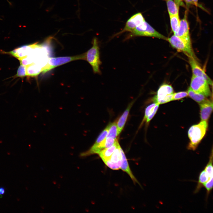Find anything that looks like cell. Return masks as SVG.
Listing matches in <instances>:
<instances>
[{"mask_svg": "<svg viewBox=\"0 0 213 213\" xmlns=\"http://www.w3.org/2000/svg\"><path fill=\"white\" fill-rule=\"evenodd\" d=\"M198 1V0H192L193 4L195 5L196 6H197Z\"/></svg>", "mask_w": 213, "mask_h": 213, "instance_id": "cell-28", "label": "cell"}, {"mask_svg": "<svg viewBox=\"0 0 213 213\" xmlns=\"http://www.w3.org/2000/svg\"><path fill=\"white\" fill-rule=\"evenodd\" d=\"M145 20L141 13H137L131 16L126 22L123 30L117 33V35L125 32H132L136 27Z\"/></svg>", "mask_w": 213, "mask_h": 213, "instance_id": "cell-8", "label": "cell"}, {"mask_svg": "<svg viewBox=\"0 0 213 213\" xmlns=\"http://www.w3.org/2000/svg\"><path fill=\"white\" fill-rule=\"evenodd\" d=\"M167 40L172 47L184 52L188 57H192L196 59L191 41L184 39L175 35L168 38Z\"/></svg>", "mask_w": 213, "mask_h": 213, "instance_id": "cell-4", "label": "cell"}, {"mask_svg": "<svg viewBox=\"0 0 213 213\" xmlns=\"http://www.w3.org/2000/svg\"><path fill=\"white\" fill-rule=\"evenodd\" d=\"M5 190L3 187H0V194L2 195L5 193Z\"/></svg>", "mask_w": 213, "mask_h": 213, "instance_id": "cell-27", "label": "cell"}, {"mask_svg": "<svg viewBox=\"0 0 213 213\" xmlns=\"http://www.w3.org/2000/svg\"><path fill=\"white\" fill-rule=\"evenodd\" d=\"M159 104H157L155 105L151 113L147 117L146 119V122L147 123L149 122L151 120L155 114L159 107Z\"/></svg>", "mask_w": 213, "mask_h": 213, "instance_id": "cell-26", "label": "cell"}, {"mask_svg": "<svg viewBox=\"0 0 213 213\" xmlns=\"http://www.w3.org/2000/svg\"><path fill=\"white\" fill-rule=\"evenodd\" d=\"M108 131L106 138H111L115 140L118 135L117 132V123L115 122L109 124L108 125Z\"/></svg>", "mask_w": 213, "mask_h": 213, "instance_id": "cell-21", "label": "cell"}, {"mask_svg": "<svg viewBox=\"0 0 213 213\" xmlns=\"http://www.w3.org/2000/svg\"><path fill=\"white\" fill-rule=\"evenodd\" d=\"M212 178H213V177H210L204 169L201 171L199 174L197 184L194 193L196 194L199 192L208 180Z\"/></svg>", "mask_w": 213, "mask_h": 213, "instance_id": "cell-15", "label": "cell"}, {"mask_svg": "<svg viewBox=\"0 0 213 213\" xmlns=\"http://www.w3.org/2000/svg\"><path fill=\"white\" fill-rule=\"evenodd\" d=\"M188 96L187 92L181 91L173 94L172 101L181 99Z\"/></svg>", "mask_w": 213, "mask_h": 213, "instance_id": "cell-24", "label": "cell"}, {"mask_svg": "<svg viewBox=\"0 0 213 213\" xmlns=\"http://www.w3.org/2000/svg\"><path fill=\"white\" fill-rule=\"evenodd\" d=\"M108 126L102 131L97 138L95 142L93 145L96 146L98 145L106 138L108 131Z\"/></svg>", "mask_w": 213, "mask_h": 213, "instance_id": "cell-22", "label": "cell"}, {"mask_svg": "<svg viewBox=\"0 0 213 213\" xmlns=\"http://www.w3.org/2000/svg\"><path fill=\"white\" fill-rule=\"evenodd\" d=\"M42 68L39 65L36 64H31L26 66L27 75L36 76L42 72Z\"/></svg>", "mask_w": 213, "mask_h": 213, "instance_id": "cell-17", "label": "cell"}, {"mask_svg": "<svg viewBox=\"0 0 213 213\" xmlns=\"http://www.w3.org/2000/svg\"><path fill=\"white\" fill-rule=\"evenodd\" d=\"M209 84L203 78L192 75L190 88L194 91L201 94L206 97L211 95Z\"/></svg>", "mask_w": 213, "mask_h": 213, "instance_id": "cell-6", "label": "cell"}, {"mask_svg": "<svg viewBox=\"0 0 213 213\" xmlns=\"http://www.w3.org/2000/svg\"><path fill=\"white\" fill-rule=\"evenodd\" d=\"M166 2L170 15H178L179 6L172 0H166Z\"/></svg>", "mask_w": 213, "mask_h": 213, "instance_id": "cell-19", "label": "cell"}, {"mask_svg": "<svg viewBox=\"0 0 213 213\" xmlns=\"http://www.w3.org/2000/svg\"><path fill=\"white\" fill-rule=\"evenodd\" d=\"M133 104L131 102L129 104L126 110L119 118L117 123V132L118 135L122 130L127 120L131 107Z\"/></svg>", "mask_w": 213, "mask_h": 213, "instance_id": "cell-16", "label": "cell"}, {"mask_svg": "<svg viewBox=\"0 0 213 213\" xmlns=\"http://www.w3.org/2000/svg\"><path fill=\"white\" fill-rule=\"evenodd\" d=\"M157 104V103H154L149 105L146 108L145 111V115L143 120L142 122L141 123V124H142L144 121H146V120L147 119V117L149 116V115L153 111L154 106Z\"/></svg>", "mask_w": 213, "mask_h": 213, "instance_id": "cell-23", "label": "cell"}, {"mask_svg": "<svg viewBox=\"0 0 213 213\" xmlns=\"http://www.w3.org/2000/svg\"><path fill=\"white\" fill-rule=\"evenodd\" d=\"M120 145L117 147L109 159L104 162L110 168L114 170L120 169L121 165V156Z\"/></svg>", "mask_w": 213, "mask_h": 213, "instance_id": "cell-9", "label": "cell"}, {"mask_svg": "<svg viewBox=\"0 0 213 213\" xmlns=\"http://www.w3.org/2000/svg\"><path fill=\"white\" fill-rule=\"evenodd\" d=\"M207 127L206 121H202L190 128L188 132L190 141L187 147L188 149L194 151L197 149L206 133Z\"/></svg>", "mask_w": 213, "mask_h": 213, "instance_id": "cell-1", "label": "cell"}, {"mask_svg": "<svg viewBox=\"0 0 213 213\" xmlns=\"http://www.w3.org/2000/svg\"><path fill=\"white\" fill-rule=\"evenodd\" d=\"M26 69V66L21 64L17 70V76L23 77L27 75Z\"/></svg>", "mask_w": 213, "mask_h": 213, "instance_id": "cell-25", "label": "cell"}, {"mask_svg": "<svg viewBox=\"0 0 213 213\" xmlns=\"http://www.w3.org/2000/svg\"><path fill=\"white\" fill-rule=\"evenodd\" d=\"M93 46L85 52V59L91 66L93 71L96 74H101L100 69L101 62L100 59L99 47L96 38H94L92 42Z\"/></svg>", "mask_w": 213, "mask_h": 213, "instance_id": "cell-2", "label": "cell"}, {"mask_svg": "<svg viewBox=\"0 0 213 213\" xmlns=\"http://www.w3.org/2000/svg\"><path fill=\"white\" fill-rule=\"evenodd\" d=\"M185 2L188 4H193L192 0H185Z\"/></svg>", "mask_w": 213, "mask_h": 213, "instance_id": "cell-29", "label": "cell"}, {"mask_svg": "<svg viewBox=\"0 0 213 213\" xmlns=\"http://www.w3.org/2000/svg\"><path fill=\"white\" fill-rule=\"evenodd\" d=\"M173 92V89L171 85H163L158 89L153 100L155 103L159 104L170 102L172 101Z\"/></svg>", "mask_w": 213, "mask_h": 213, "instance_id": "cell-7", "label": "cell"}, {"mask_svg": "<svg viewBox=\"0 0 213 213\" xmlns=\"http://www.w3.org/2000/svg\"><path fill=\"white\" fill-rule=\"evenodd\" d=\"M199 104L201 120L207 121L212 111V102L207 99Z\"/></svg>", "mask_w": 213, "mask_h": 213, "instance_id": "cell-11", "label": "cell"}, {"mask_svg": "<svg viewBox=\"0 0 213 213\" xmlns=\"http://www.w3.org/2000/svg\"><path fill=\"white\" fill-rule=\"evenodd\" d=\"M188 95L193 99L199 104L204 101L207 99L206 96L203 94L198 93L194 91L190 88L188 89Z\"/></svg>", "mask_w": 213, "mask_h": 213, "instance_id": "cell-18", "label": "cell"}, {"mask_svg": "<svg viewBox=\"0 0 213 213\" xmlns=\"http://www.w3.org/2000/svg\"><path fill=\"white\" fill-rule=\"evenodd\" d=\"M130 33V37L148 36L167 40L166 37L156 30L145 20L136 27Z\"/></svg>", "mask_w": 213, "mask_h": 213, "instance_id": "cell-3", "label": "cell"}, {"mask_svg": "<svg viewBox=\"0 0 213 213\" xmlns=\"http://www.w3.org/2000/svg\"><path fill=\"white\" fill-rule=\"evenodd\" d=\"M182 0H175L176 3L178 5H179L180 3Z\"/></svg>", "mask_w": 213, "mask_h": 213, "instance_id": "cell-30", "label": "cell"}, {"mask_svg": "<svg viewBox=\"0 0 213 213\" xmlns=\"http://www.w3.org/2000/svg\"><path fill=\"white\" fill-rule=\"evenodd\" d=\"M185 14L183 18L180 21L179 29L175 35L184 39L191 41L189 26Z\"/></svg>", "mask_w": 213, "mask_h": 213, "instance_id": "cell-12", "label": "cell"}, {"mask_svg": "<svg viewBox=\"0 0 213 213\" xmlns=\"http://www.w3.org/2000/svg\"><path fill=\"white\" fill-rule=\"evenodd\" d=\"M85 53L71 57L49 58L46 64L42 68V72L45 73L59 66L70 61L78 59H85Z\"/></svg>", "mask_w": 213, "mask_h": 213, "instance_id": "cell-5", "label": "cell"}, {"mask_svg": "<svg viewBox=\"0 0 213 213\" xmlns=\"http://www.w3.org/2000/svg\"><path fill=\"white\" fill-rule=\"evenodd\" d=\"M119 145L118 141L116 140L112 146L102 150L98 154L104 162L109 159Z\"/></svg>", "mask_w": 213, "mask_h": 213, "instance_id": "cell-14", "label": "cell"}, {"mask_svg": "<svg viewBox=\"0 0 213 213\" xmlns=\"http://www.w3.org/2000/svg\"><path fill=\"white\" fill-rule=\"evenodd\" d=\"M120 150L121 156V165L120 169L127 173L134 182L139 183L131 171L126 157L121 147H120Z\"/></svg>", "mask_w": 213, "mask_h": 213, "instance_id": "cell-13", "label": "cell"}, {"mask_svg": "<svg viewBox=\"0 0 213 213\" xmlns=\"http://www.w3.org/2000/svg\"><path fill=\"white\" fill-rule=\"evenodd\" d=\"M78 12H80V9L79 8V0H78Z\"/></svg>", "mask_w": 213, "mask_h": 213, "instance_id": "cell-31", "label": "cell"}, {"mask_svg": "<svg viewBox=\"0 0 213 213\" xmlns=\"http://www.w3.org/2000/svg\"><path fill=\"white\" fill-rule=\"evenodd\" d=\"M188 58L189 63L191 68L193 75L203 78L209 84L212 85V81L197 63L196 59L192 57H189Z\"/></svg>", "mask_w": 213, "mask_h": 213, "instance_id": "cell-10", "label": "cell"}, {"mask_svg": "<svg viewBox=\"0 0 213 213\" xmlns=\"http://www.w3.org/2000/svg\"><path fill=\"white\" fill-rule=\"evenodd\" d=\"M171 28L174 35L177 33L179 28L180 20L178 15H170Z\"/></svg>", "mask_w": 213, "mask_h": 213, "instance_id": "cell-20", "label": "cell"}]
</instances>
